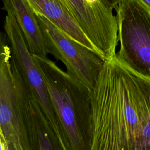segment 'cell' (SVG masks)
<instances>
[{
	"instance_id": "1",
	"label": "cell",
	"mask_w": 150,
	"mask_h": 150,
	"mask_svg": "<svg viewBox=\"0 0 150 150\" xmlns=\"http://www.w3.org/2000/svg\"><path fill=\"white\" fill-rule=\"evenodd\" d=\"M90 97V150H150L149 80L129 71L114 57L104 61Z\"/></svg>"
},
{
	"instance_id": "2",
	"label": "cell",
	"mask_w": 150,
	"mask_h": 150,
	"mask_svg": "<svg viewBox=\"0 0 150 150\" xmlns=\"http://www.w3.org/2000/svg\"><path fill=\"white\" fill-rule=\"evenodd\" d=\"M32 56L45 82L67 150H90L93 137L90 91L47 57Z\"/></svg>"
},
{
	"instance_id": "3",
	"label": "cell",
	"mask_w": 150,
	"mask_h": 150,
	"mask_svg": "<svg viewBox=\"0 0 150 150\" xmlns=\"http://www.w3.org/2000/svg\"><path fill=\"white\" fill-rule=\"evenodd\" d=\"M36 101L0 32V125L9 150H35Z\"/></svg>"
},
{
	"instance_id": "4",
	"label": "cell",
	"mask_w": 150,
	"mask_h": 150,
	"mask_svg": "<svg viewBox=\"0 0 150 150\" xmlns=\"http://www.w3.org/2000/svg\"><path fill=\"white\" fill-rule=\"evenodd\" d=\"M117 12L121 65L150 81V10L139 0H122Z\"/></svg>"
},
{
	"instance_id": "5",
	"label": "cell",
	"mask_w": 150,
	"mask_h": 150,
	"mask_svg": "<svg viewBox=\"0 0 150 150\" xmlns=\"http://www.w3.org/2000/svg\"><path fill=\"white\" fill-rule=\"evenodd\" d=\"M34 13L40 24L48 54L63 62L66 73L91 91L105 60L65 34L44 16Z\"/></svg>"
},
{
	"instance_id": "6",
	"label": "cell",
	"mask_w": 150,
	"mask_h": 150,
	"mask_svg": "<svg viewBox=\"0 0 150 150\" xmlns=\"http://www.w3.org/2000/svg\"><path fill=\"white\" fill-rule=\"evenodd\" d=\"M79 27L105 60L113 58L118 45V26L112 9L100 0H62Z\"/></svg>"
},
{
	"instance_id": "7",
	"label": "cell",
	"mask_w": 150,
	"mask_h": 150,
	"mask_svg": "<svg viewBox=\"0 0 150 150\" xmlns=\"http://www.w3.org/2000/svg\"><path fill=\"white\" fill-rule=\"evenodd\" d=\"M4 28L11 47L12 57L47 122L56 135L61 137V127L52 106L43 77L28 49L23 34L12 14L8 13L6 15Z\"/></svg>"
},
{
	"instance_id": "8",
	"label": "cell",
	"mask_w": 150,
	"mask_h": 150,
	"mask_svg": "<svg viewBox=\"0 0 150 150\" xmlns=\"http://www.w3.org/2000/svg\"><path fill=\"white\" fill-rule=\"evenodd\" d=\"M2 1V9L13 15L30 53L47 57L48 53L40 24L27 0Z\"/></svg>"
},
{
	"instance_id": "9",
	"label": "cell",
	"mask_w": 150,
	"mask_h": 150,
	"mask_svg": "<svg viewBox=\"0 0 150 150\" xmlns=\"http://www.w3.org/2000/svg\"><path fill=\"white\" fill-rule=\"evenodd\" d=\"M27 1L34 12L44 16L71 38L97 53L62 0H27Z\"/></svg>"
},
{
	"instance_id": "10",
	"label": "cell",
	"mask_w": 150,
	"mask_h": 150,
	"mask_svg": "<svg viewBox=\"0 0 150 150\" xmlns=\"http://www.w3.org/2000/svg\"><path fill=\"white\" fill-rule=\"evenodd\" d=\"M35 150H66L47 121L40 115L35 140Z\"/></svg>"
},
{
	"instance_id": "11",
	"label": "cell",
	"mask_w": 150,
	"mask_h": 150,
	"mask_svg": "<svg viewBox=\"0 0 150 150\" xmlns=\"http://www.w3.org/2000/svg\"><path fill=\"white\" fill-rule=\"evenodd\" d=\"M0 150H9V148L4 132L0 125Z\"/></svg>"
},
{
	"instance_id": "12",
	"label": "cell",
	"mask_w": 150,
	"mask_h": 150,
	"mask_svg": "<svg viewBox=\"0 0 150 150\" xmlns=\"http://www.w3.org/2000/svg\"><path fill=\"white\" fill-rule=\"evenodd\" d=\"M107 8L112 9L118 5L122 0H100Z\"/></svg>"
},
{
	"instance_id": "13",
	"label": "cell",
	"mask_w": 150,
	"mask_h": 150,
	"mask_svg": "<svg viewBox=\"0 0 150 150\" xmlns=\"http://www.w3.org/2000/svg\"><path fill=\"white\" fill-rule=\"evenodd\" d=\"M150 10V0H139Z\"/></svg>"
}]
</instances>
